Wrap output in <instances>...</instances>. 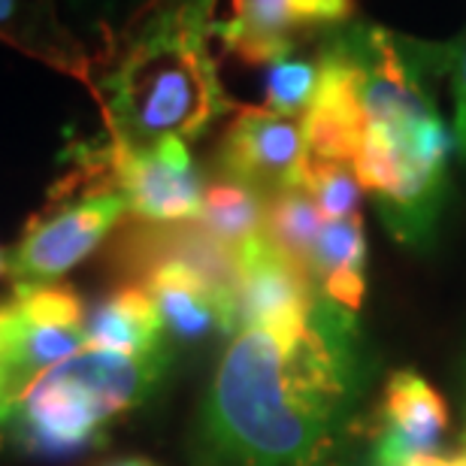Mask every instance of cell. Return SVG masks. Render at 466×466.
<instances>
[{"instance_id":"6da1fadb","label":"cell","mask_w":466,"mask_h":466,"mask_svg":"<svg viewBox=\"0 0 466 466\" xmlns=\"http://www.w3.org/2000/svg\"><path fill=\"white\" fill-rule=\"evenodd\" d=\"M354 394L349 309L239 328L212 381L203 433L216 466H315Z\"/></svg>"},{"instance_id":"7a4b0ae2","label":"cell","mask_w":466,"mask_h":466,"mask_svg":"<svg viewBox=\"0 0 466 466\" xmlns=\"http://www.w3.org/2000/svg\"><path fill=\"white\" fill-rule=\"evenodd\" d=\"M328 40L349 61L367 121L351 170L360 188L376 194L400 239H424L440 212L449 161V130L427 91V73L409 55L406 36L372 22H346Z\"/></svg>"},{"instance_id":"3957f363","label":"cell","mask_w":466,"mask_h":466,"mask_svg":"<svg viewBox=\"0 0 466 466\" xmlns=\"http://www.w3.org/2000/svg\"><path fill=\"white\" fill-rule=\"evenodd\" d=\"M216 0H146L130 15L109 64L91 82L104 104L109 143L148 148L203 134L230 100L209 36Z\"/></svg>"},{"instance_id":"277c9868","label":"cell","mask_w":466,"mask_h":466,"mask_svg":"<svg viewBox=\"0 0 466 466\" xmlns=\"http://www.w3.org/2000/svg\"><path fill=\"white\" fill-rule=\"evenodd\" d=\"M100 182L121 194L137 218L173 225L200 216L203 188L185 139H161L148 148L100 146L91 157Z\"/></svg>"},{"instance_id":"5b68a950","label":"cell","mask_w":466,"mask_h":466,"mask_svg":"<svg viewBox=\"0 0 466 466\" xmlns=\"http://www.w3.org/2000/svg\"><path fill=\"white\" fill-rule=\"evenodd\" d=\"M125 209L121 194L109 188L64 203L27 225L25 237L6 258V269L18 285H46L49 279L64 276L104 242Z\"/></svg>"},{"instance_id":"8992f818","label":"cell","mask_w":466,"mask_h":466,"mask_svg":"<svg viewBox=\"0 0 466 466\" xmlns=\"http://www.w3.org/2000/svg\"><path fill=\"white\" fill-rule=\"evenodd\" d=\"M351 9L354 0H230V15L216 22L212 36L239 61L267 67L300 40L346 25Z\"/></svg>"},{"instance_id":"52a82bcc","label":"cell","mask_w":466,"mask_h":466,"mask_svg":"<svg viewBox=\"0 0 466 466\" xmlns=\"http://www.w3.org/2000/svg\"><path fill=\"white\" fill-rule=\"evenodd\" d=\"M9 306L15 319L13 388L18 403V397L43 372L86 349V321L76 294L70 288H52L49 282L15 285V300Z\"/></svg>"},{"instance_id":"ba28073f","label":"cell","mask_w":466,"mask_h":466,"mask_svg":"<svg viewBox=\"0 0 466 466\" xmlns=\"http://www.w3.org/2000/svg\"><path fill=\"white\" fill-rule=\"evenodd\" d=\"M303 125L297 118L246 106L221 139V167L228 179L255 191L303 188L306 176Z\"/></svg>"},{"instance_id":"9c48e42d","label":"cell","mask_w":466,"mask_h":466,"mask_svg":"<svg viewBox=\"0 0 466 466\" xmlns=\"http://www.w3.org/2000/svg\"><path fill=\"white\" fill-rule=\"evenodd\" d=\"M237 279H233V306L237 330L255 324H285L309 319L321 294L285 251L264 237V230L233 248Z\"/></svg>"},{"instance_id":"30bf717a","label":"cell","mask_w":466,"mask_h":466,"mask_svg":"<svg viewBox=\"0 0 466 466\" xmlns=\"http://www.w3.org/2000/svg\"><path fill=\"white\" fill-rule=\"evenodd\" d=\"M9 418L18 442L49 458H64L95 445L109 421L95 400L55 367L18 397Z\"/></svg>"},{"instance_id":"8fae6325","label":"cell","mask_w":466,"mask_h":466,"mask_svg":"<svg viewBox=\"0 0 466 466\" xmlns=\"http://www.w3.org/2000/svg\"><path fill=\"white\" fill-rule=\"evenodd\" d=\"M139 288L152 297L164 328H170L176 339H203L209 333L237 330L233 294L179 258H155Z\"/></svg>"},{"instance_id":"7c38bea8","label":"cell","mask_w":466,"mask_h":466,"mask_svg":"<svg viewBox=\"0 0 466 466\" xmlns=\"http://www.w3.org/2000/svg\"><path fill=\"white\" fill-rule=\"evenodd\" d=\"M321 79L309 109L303 113V143L309 164H351L363 139V109L354 91L351 67L324 36L321 52Z\"/></svg>"},{"instance_id":"4fadbf2b","label":"cell","mask_w":466,"mask_h":466,"mask_svg":"<svg viewBox=\"0 0 466 466\" xmlns=\"http://www.w3.org/2000/svg\"><path fill=\"white\" fill-rule=\"evenodd\" d=\"M445 424V406L440 394L415 372H397L388 385L381 409V436L376 445V463L440 454Z\"/></svg>"},{"instance_id":"5bb4252c","label":"cell","mask_w":466,"mask_h":466,"mask_svg":"<svg viewBox=\"0 0 466 466\" xmlns=\"http://www.w3.org/2000/svg\"><path fill=\"white\" fill-rule=\"evenodd\" d=\"M0 40L91 86V58L52 0H0Z\"/></svg>"},{"instance_id":"9a60e30c","label":"cell","mask_w":466,"mask_h":466,"mask_svg":"<svg viewBox=\"0 0 466 466\" xmlns=\"http://www.w3.org/2000/svg\"><path fill=\"white\" fill-rule=\"evenodd\" d=\"M363 258H367V242H363L360 216L324 221L306 260V276L324 300L351 312L363 297Z\"/></svg>"},{"instance_id":"2e32d148","label":"cell","mask_w":466,"mask_h":466,"mask_svg":"<svg viewBox=\"0 0 466 466\" xmlns=\"http://www.w3.org/2000/svg\"><path fill=\"white\" fill-rule=\"evenodd\" d=\"M164 321L157 315L152 297L139 285L121 288L109 300H104L86 321V346L125 351V354H148L161 351Z\"/></svg>"},{"instance_id":"e0dca14e","label":"cell","mask_w":466,"mask_h":466,"mask_svg":"<svg viewBox=\"0 0 466 466\" xmlns=\"http://www.w3.org/2000/svg\"><path fill=\"white\" fill-rule=\"evenodd\" d=\"M264 212L267 203L260 200V191L248 188L242 182H218L203 191L200 207V228L218 239L221 246L237 248L255 233L264 230Z\"/></svg>"},{"instance_id":"ac0fdd59","label":"cell","mask_w":466,"mask_h":466,"mask_svg":"<svg viewBox=\"0 0 466 466\" xmlns=\"http://www.w3.org/2000/svg\"><path fill=\"white\" fill-rule=\"evenodd\" d=\"M321 225L324 218L306 188H285L273 194V200L267 203L264 237L303 269L315 239H319Z\"/></svg>"},{"instance_id":"d6986e66","label":"cell","mask_w":466,"mask_h":466,"mask_svg":"<svg viewBox=\"0 0 466 466\" xmlns=\"http://www.w3.org/2000/svg\"><path fill=\"white\" fill-rule=\"evenodd\" d=\"M321 64L319 58H297V55H282V58L267 64L264 95L267 109L279 116H300L309 109L315 91H319Z\"/></svg>"},{"instance_id":"ffe728a7","label":"cell","mask_w":466,"mask_h":466,"mask_svg":"<svg viewBox=\"0 0 466 466\" xmlns=\"http://www.w3.org/2000/svg\"><path fill=\"white\" fill-rule=\"evenodd\" d=\"M409 55L421 64V70L445 73L451 79L454 95V137H458V148L466 155V27L449 43H415L406 40Z\"/></svg>"},{"instance_id":"44dd1931","label":"cell","mask_w":466,"mask_h":466,"mask_svg":"<svg viewBox=\"0 0 466 466\" xmlns=\"http://www.w3.org/2000/svg\"><path fill=\"white\" fill-rule=\"evenodd\" d=\"M303 188L309 191L324 221L358 216L360 182L351 164H306Z\"/></svg>"},{"instance_id":"7402d4cb","label":"cell","mask_w":466,"mask_h":466,"mask_svg":"<svg viewBox=\"0 0 466 466\" xmlns=\"http://www.w3.org/2000/svg\"><path fill=\"white\" fill-rule=\"evenodd\" d=\"M13 349H15L13 306H0V415H4V418H9V412H13V406H15Z\"/></svg>"},{"instance_id":"603a6c76","label":"cell","mask_w":466,"mask_h":466,"mask_svg":"<svg viewBox=\"0 0 466 466\" xmlns=\"http://www.w3.org/2000/svg\"><path fill=\"white\" fill-rule=\"evenodd\" d=\"M109 466H155L148 461H118V463H109Z\"/></svg>"},{"instance_id":"cb8c5ba5","label":"cell","mask_w":466,"mask_h":466,"mask_svg":"<svg viewBox=\"0 0 466 466\" xmlns=\"http://www.w3.org/2000/svg\"><path fill=\"white\" fill-rule=\"evenodd\" d=\"M4 273H6V258L0 255V276H4Z\"/></svg>"},{"instance_id":"d4e9b609","label":"cell","mask_w":466,"mask_h":466,"mask_svg":"<svg viewBox=\"0 0 466 466\" xmlns=\"http://www.w3.org/2000/svg\"><path fill=\"white\" fill-rule=\"evenodd\" d=\"M461 458H463V463H466V451H463V454H461Z\"/></svg>"},{"instance_id":"484cf974","label":"cell","mask_w":466,"mask_h":466,"mask_svg":"<svg viewBox=\"0 0 466 466\" xmlns=\"http://www.w3.org/2000/svg\"><path fill=\"white\" fill-rule=\"evenodd\" d=\"M0 421H4V415H0Z\"/></svg>"}]
</instances>
